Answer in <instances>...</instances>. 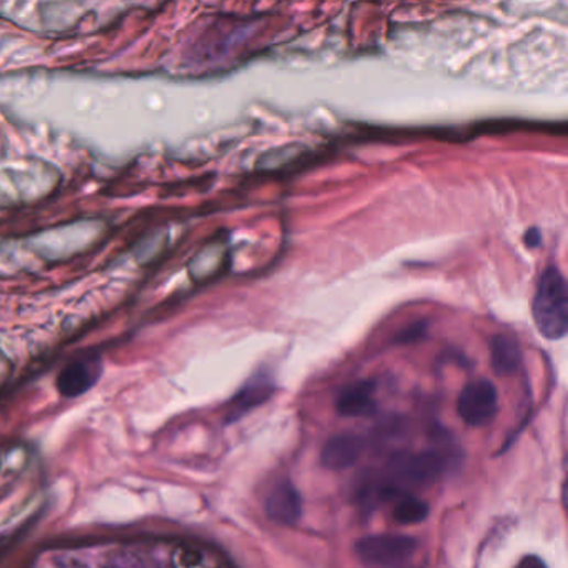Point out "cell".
<instances>
[{
    "instance_id": "cell-1",
    "label": "cell",
    "mask_w": 568,
    "mask_h": 568,
    "mask_svg": "<svg viewBox=\"0 0 568 568\" xmlns=\"http://www.w3.org/2000/svg\"><path fill=\"white\" fill-rule=\"evenodd\" d=\"M535 327L548 340H560L568 330V291L564 274L550 265L540 275L532 304Z\"/></svg>"
},
{
    "instance_id": "cell-2",
    "label": "cell",
    "mask_w": 568,
    "mask_h": 568,
    "mask_svg": "<svg viewBox=\"0 0 568 568\" xmlns=\"http://www.w3.org/2000/svg\"><path fill=\"white\" fill-rule=\"evenodd\" d=\"M417 538L408 535L381 534L360 538L353 554L367 568H408L417 557Z\"/></svg>"
},
{
    "instance_id": "cell-3",
    "label": "cell",
    "mask_w": 568,
    "mask_h": 568,
    "mask_svg": "<svg viewBox=\"0 0 568 568\" xmlns=\"http://www.w3.org/2000/svg\"><path fill=\"white\" fill-rule=\"evenodd\" d=\"M499 412V392L487 379L470 382L460 392L457 414L470 427H485Z\"/></svg>"
},
{
    "instance_id": "cell-4",
    "label": "cell",
    "mask_w": 568,
    "mask_h": 568,
    "mask_svg": "<svg viewBox=\"0 0 568 568\" xmlns=\"http://www.w3.org/2000/svg\"><path fill=\"white\" fill-rule=\"evenodd\" d=\"M265 514L282 527L297 524L304 514V502L294 483L288 480L275 483L265 499Z\"/></svg>"
},
{
    "instance_id": "cell-5",
    "label": "cell",
    "mask_w": 568,
    "mask_h": 568,
    "mask_svg": "<svg viewBox=\"0 0 568 568\" xmlns=\"http://www.w3.org/2000/svg\"><path fill=\"white\" fill-rule=\"evenodd\" d=\"M363 450L365 438L357 434H337L324 444L320 463L334 472L350 469L359 462Z\"/></svg>"
},
{
    "instance_id": "cell-6",
    "label": "cell",
    "mask_w": 568,
    "mask_h": 568,
    "mask_svg": "<svg viewBox=\"0 0 568 568\" xmlns=\"http://www.w3.org/2000/svg\"><path fill=\"white\" fill-rule=\"evenodd\" d=\"M100 372H102V365L96 357L76 360L62 370L57 379V391L64 397H79L96 385Z\"/></svg>"
},
{
    "instance_id": "cell-7",
    "label": "cell",
    "mask_w": 568,
    "mask_h": 568,
    "mask_svg": "<svg viewBox=\"0 0 568 568\" xmlns=\"http://www.w3.org/2000/svg\"><path fill=\"white\" fill-rule=\"evenodd\" d=\"M336 411L347 418L369 417L376 411L375 384L362 381L347 385L337 397Z\"/></svg>"
},
{
    "instance_id": "cell-8",
    "label": "cell",
    "mask_w": 568,
    "mask_h": 568,
    "mask_svg": "<svg viewBox=\"0 0 568 568\" xmlns=\"http://www.w3.org/2000/svg\"><path fill=\"white\" fill-rule=\"evenodd\" d=\"M522 356L521 343L511 334H496L490 342V362L496 375H514L521 369Z\"/></svg>"
},
{
    "instance_id": "cell-9",
    "label": "cell",
    "mask_w": 568,
    "mask_h": 568,
    "mask_svg": "<svg viewBox=\"0 0 568 568\" xmlns=\"http://www.w3.org/2000/svg\"><path fill=\"white\" fill-rule=\"evenodd\" d=\"M430 514V507L424 500L417 499V496L402 495L397 499L394 509V521L401 525H415L424 522L425 518Z\"/></svg>"
},
{
    "instance_id": "cell-10",
    "label": "cell",
    "mask_w": 568,
    "mask_h": 568,
    "mask_svg": "<svg viewBox=\"0 0 568 568\" xmlns=\"http://www.w3.org/2000/svg\"><path fill=\"white\" fill-rule=\"evenodd\" d=\"M271 391L265 387L250 389V391L243 392L237 402V407H233V417L245 414L250 408L258 407V405L264 404L267 401Z\"/></svg>"
},
{
    "instance_id": "cell-11",
    "label": "cell",
    "mask_w": 568,
    "mask_h": 568,
    "mask_svg": "<svg viewBox=\"0 0 568 568\" xmlns=\"http://www.w3.org/2000/svg\"><path fill=\"white\" fill-rule=\"evenodd\" d=\"M540 240L542 236L537 229H531L525 233V243H527V247H531V249H535V247L540 245Z\"/></svg>"
},
{
    "instance_id": "cell-12",
    "label": "cell",
    "mask_w": 568,
    "mask_h": 568,
    "mask_svg": "<svg viewBox=\"0 0 568 568\" xmlns=\"http://www.w3.org/2000/svg\"><path fill=\"white\" fill-rule=\"evenodd\" d=\"M515 568H547V565L538 557H527L521 561Z\"/></svg>"
}]
</instances>
